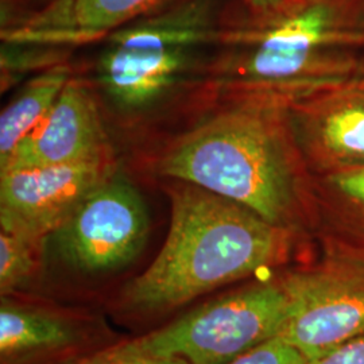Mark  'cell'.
I'll return each instance as SVG.
<instances>
[{"label":"cell","mask_w":364,"mask_h":364,"mask_svg":"<svg viewBox=\"0 0 364 364\" xmlns=\"http://www.w3.org/2000/svg\"><path fill=\"white\" fill-rule=\"evenodd\" d=\"M355 82H358L359 85H362V87H364V77H360L359 80H356Z\"/></svg>","instance_id":"20"},{"label":"cell","mask_w":364,"mask_h":364,"mask_svg":"<svg viewBox=\"0 0 364 364\" xmlns=\"http://www.w3.org/2000/svg\"><path fill=\"white\" fill-rule=\"evenodd\" d=\"M289 311L290 299L278 275L204 302L123 346L141 355L188 364H227L279 335Z\"/></svg>","instance_id":"4"},{"label":"cell","mask_w":364,"mask_h":364,"mask_svg":"<svg viewBox=\"0 0 364 364\" xmlns=\"http://www.w3.org/2000/svg\"><path fill=\"white\" fill-rule=\"evenodd\" d=\"M144 197L114 173L53 232L61 259L78 273H114L136 259L149 236Z\"/></svg>","instance_id":"7"},{"label":"cell","mask_w":364,"mask_h":364,"mask_svg":"<svg viewBox=\"0 0 364 364\" xmlns=\"http://www.w3.org/2000/svg\"><path fill=\"white\" fill-rule=\"evenodd\" d=\"M293 136L311 176L364 168V87L351 81L287 105Z\"/></svg>","instance_id":"9"},{"label":"cell","mask_w":364,"mask_h":364,"mask_svg":"<svg viewBox=\"0 0 364 364\" xmlns=\"http://www.w3.org/2000/svg\"><path fill=\"white\" fill-rule=\"evenodd\" d=\"M170 0H50L11 26L1 27L7 45L61 48L93 42L156 13Z\"/></svg>","instance_id":"12"},{"label":"cell","mask_w":364,"mask_h":364,"mask_svg":"<svg viewBox=\"0 0 364 364\" xmlns=\"http://www.w3.org/2000/svg\"><path fill=\"white\" fill-rule=\"evenodd\" d=\"M290 299L279 333L314 362L364 333V257L321 248L308 267L279 275Z\"/></svg>","instance_id":"6"},{"label":"cell","mask_w":364,"mask_h":364,"mask_svg":"<svg viewBox=\"0 0 364 364\" xmlns=\"http://www.w3.org/2000/svg\"><path fill=\"white\" fill-rule=\"evenodd\" d=\"M311 364H364V333L341 344Z\"/></svg>","instance_id":"18"},{"label":"cell","mask_w":364,"mask_h":364,"mask_svg":"<svg viewBox=\"0 0 364 364\" xmlns=\"http://www.w3.org/2000/svg\"><path fill=\"white\" fill-rule=\"evenodd\" d=\"M227 364H311V362L287 338L277 335Z\"/></svg>","instance_id":"16"},{"label":"cell","mask_w":364,"mask_h":364,"mask_svg":"<svg viewBox=\"0 0 364 364\" xmlns=\"http://www.w3.org/2000/svg\"><path fill=\"white\" fill-rule=\"evenodd\" d=\"M309 216L321 248L364 257V168L311 176Z\"/></svg>","instance_id":"13"},{"label":"cell","mask_w":364,"mask_h":364,"mask_svg":"<svg viewBox=\"0 0 364 364\" xmlns=\"http://www.w3.org/2000/svg\"><path fill=\"white\" fill-rule=\"evenodd\" d=\"M46 240L0 231V293L16 296L38 277Z\"/></svg>","instance_id":"15"},{"label":"cell","mask_w":364,"mask_h":364,"mask_svg":"<svg viewBox=\"0 0 364 364\" xmlns=\"http://www.w3.org/2000/svg\"><path fill=\"white\" fill-rule=\"evenodd\" d=\"M61 364H188L181 359L153 358L127 350L123 343L108 346L99 351L80 355Z\"/></svg>","instance_id":"17"},{"label":"cell","mask_w":364,"mask_h":364,"mask_svg":"<svg viewBox=\"0 0 364 364\" xmlns=\"http://www.w3.org/2000/svg\"><path fill=\"white\" fill-rule=\"evenodd\" d=\"M213 37V0H183L146 15L109 36L97 64L99 82L119 108L144 109L181 81Z\"/></svg>","instance_id":"3"},{"label":"cell","mask_w":364,"mask_h":364,"mask_svg":"<svg viewBox=\"0 0 364 364\" xmlns=\"http://www.w3.org/2000/svg\"><path fill=\"white\" fill-rule=\"evenodd\" d=\"M289 103L274 95H239L171 144L158 169L275 227L297 234L311 228V173L293 136Z\"/></svg>","instance_id":"1"},{"label":"cell","mask_w":364,"mask_h":364,"mask_svg":"<svg viewBox=\"0 0 364 364\" xmlns=\"http://www.w3.org/2000/svg\"><path fill=\"white\" fill-rule=\"evenodd\" d=\"M103 333L92 316L36 301L1 297L0 364L64 363Z\"/></svg>","instance_id":"10"},{"label":"cell","mask_w":364,"mask_h":364,"mask_svg":"<svg viewBox=\"0 0 364 364\" xmlns=\"http://www.w3.org/2000/svg\"><path fill=\"white\" fill-rule=\"evenodd\" d=\"M248 6L255 13L263 16H274L282 15L289 11V6L293 4L296 0H246Z\"/></svg>","instance_id":"19"},{"label":"cell","mask_w":364,"mask_h":364,"mask_svg":"<svg viewBox=\"0 0 364 364\" xmlns=\"http://www.w3.org/2000/svg\"><path fill=\"white\" fill-rule=\"evenodd\" d=\"M169 196V232L150 266L123 287L122 312H169L289 259L297 232L192 183L171 185Z\"/></svg>","instance_id":"2"},{"label":"cell","mask_w":364,"mask_h":364,"mask_svg":"<svg viewBox=\"0 0 364 364\" xmlns=\"http://www.w3.org/2000/svg\"><path fill=\"white\" fill-rule=\"evenodd\" d=\"M278 16L250 36L247 52L232 58L236 82L252 91L296 95L338 84L350 75L351 57L331 49L335 14L326 3L309 0Z\"/></svg>","instance_id":"5"},{"label":"cell","mask_w":364,"mask_h":364,"mask_svg":"<svg viewBox=\"0 0 364 364\" xmlns=\"http://www.w3.org/2000/svg\"><path fill=\"white\" fill-rule=\"evenodd\" d=\"M105 158H112V151L97 105L82 84L69 80L50 111L19 144L3 169Z\"/></svg>","instance_id":"11"},{"label":"cell","mask_w":364,"mask_h":364,"mask_svg":"<svg viewBox=\"0 0 364 364\" xmlns=\"http://www.w3.org/2000/svg\"><path fill=\"white\" fill-rule=\"evenodd\" d=\"M69 81L65 66H55L33 78L0 115V169L11 161L19 144L50 111Z\"/></svg>","instance_id":"14"},{"label":"cell","mask_w":364,"mask_h":364,"mask_svg":"<svg viewBox=\"0 0 364 364\" xmlns=\"http://www.w3.org/2000/svg\"><path fill=\"white\" fill-rule=\"evenodd\" d=\"M114 156L0 170L1 231L46 240L114 173Z\"/></svg>","instance_id":"8"}]
</instances>
